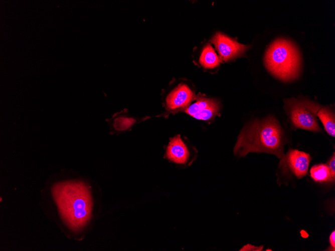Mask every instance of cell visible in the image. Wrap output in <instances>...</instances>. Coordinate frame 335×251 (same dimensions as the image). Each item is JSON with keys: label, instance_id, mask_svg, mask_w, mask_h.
<instances>
[{"label": "cell", "instance_id": "30bf717a", "mask_svg": "<svg viewBox=\"0 0 335 251\" xmlns=\"http://www.w3.org/2000/svg\"><path fill=\"white\" fill-rule=\"evenodd\" d=\"M166 156L176 163L184 164L187 162L190 152L180 135H178L171 139L167 147Z\"/></svg>", "mask_w": 335, "mask_h": 251}, {"label": "cell", "instance_id": "5b68a950", "mask_svg": "<svg viewBox=\"0 0 335 251\" xmlns=\"http://www.w3.org/2000/svg\"><path fill=\"white\" fill-rule=\"evenodd\" d=\"M218 51L221 61L228 62L240 57L249 48V46L241 44L236 40L221 33H216L211 39Z\"/></svg>", "mask_w": 335, "mask_h": 251}, {"label": "cell", "instance_id": "ba28073f", "mask_svg": "<svg viewBox=\"0 0 335 251\" xmlns=\"http://www.w3.org/2000/svg\"><path fill=\"white\" fill-rule=\"evenodd\" d=\"M194 98V94L185 84L181 83L174 88L165 98V105L170 110H177L187 106Z\"/></svg>", "mask_w": 335, "mask_h": 251}, {"label": "cell", "instance_id": "3957f363", "mask_svg": "<svg viewBox=\"0 0 335 251\" xmlns=\"http://www.w3.org/2000/svg\"><path fill=\"white\" fill-rule=\"evenodd\" d=\"M264 62L267 70L282 81H291L299 76L300 53L296 46L287 39H277L269 45Z\"/></svg>", "mask_w": 335, "mask_h": 251}, {"label": "cell", "instance_id": "6da1fadb", "mask_svg": "<svg viewBox=\"0 0 335 251\" xmlns=\"http://www.w3.org/2000/svg\"><path fill=\"white\" fill-rule=\"evenodd\" d=\"M283 130L278 121L269 116L263 120H256L245 126L238 137L234 154L239 157L249 152L274 154L282 162L285 158Z\"/></svg>", "mask_w": 335, "mask_h": 251}, {"label": "cell", "instance_id": "9a60e30c", "mask_svg": "<svg viewBox=\"0 0 335 251\" xmlns=\"http://www.w3.org/2000/svg\"><path fill=\"white\" fill-rule=\"evenodd\" d=\"M262 247V246L261 247H255L254 245H251L248 244L247 245L243 246L240 250H261Z\"/></svg>", "mask_w": 335, "mask_h": 251}, {"label": "cell", "instance_id": "7a4b0ae2", "mask_svg": "<svg viewBox=\"0 0 335 251\" xmlns=\"http://www.w3.org/2000/svg\"><path fill=\"white\" fill-rule=\"evenodd\" d=\"M53 194L61 215L74 231L82 229L89 221L92 212V198L88 186L80 181L56 183Z\"/></svg>", "mask_w": 335, "mask_h": 251}, {"label": "cell", "instance_id": "7c38bea8", "mask_svg": "<svg viewBox=\"0 0 335 251\" xmlns=\"http://www.w3.org/2000/svg\"><path fill=\"white\" fill-rule=\"evenodd\" d=\"M111 126V129L117 131H123L127 130L135 123V118L128 116L123 113L115 114L110 120H108Z\"/></svg>", "mask_w": 335, "mask_h": 251}, {"label": "cell", "instance_id": "8992f818", "mask_svg": "<svg viewBox=\"0 0 335 251\" xmlns=\"http://www.w3.org/2000/svg\"><path fill=\"white\" fill-rule=\"evenodd\" d=\"M311 158L308 153L297 149H289L280 166L286 165L292 173L298 179L307 174Z\"/></svg>", "mask_w": 335, "mask_h": 251}, {"label": "cell", "instance_id": "2e32d148", "mask_svg": "<svg viewBox=\"0 0 335 251\" xmlns=\"http://www.w3.org/2000/svg\"><path fill=\"white\" fill-rule=\"evenodd\" d=\"M329 242L330 243L331 247H332V250L335 249V231L334 230L331 232L329 236Z\"/></svg>", "mask_w": 335, "mask_h": 251}, {"label": "cell", "instance_id": "4fadbf2b", "mask_svg": "<svg viewBox=\"0 0 335 251\" xmlns=\"http://www.w3.org/2000/svg\"><path fill=\"white\" fill-rule=\"evenodd\" d=\"M310 173L311 178L316 182H329L330 171L327 164L313 165L310 169Z\"/></svg>", "mask_w": 335, "mask_h": 251}, {"label": "cell", "instance_id": "9c48e42d", "mask_svg": "<svg viewBox=\"0 0 335 251\" xmlns=\"http://www.w3.org/2000/svg\"><path fill=\"white\" fill-rule=\"evenodd\" d=\"M304 100L307 107L319 118L326 132L334 137L335 116L332 110L327 106L319 105L308 99Z\"/></svg>", "mask_w": 335, "mask_h": 251}, {"label": "cell", "instance_id": "8fae6325", "mask_svg": "<svg viewBox=\"0 0 335 251\" xmlns=\"http://www.w3.org/2000/svg\"><path fill=\"white\" fill-rule=\"evenodd\" d=\"M200 63L205 68L212 69L218 66L220 62L218 56L211 45H207L204 48L200 57Z\"/></svg>", "mask_w": 335, "mask_h": 251}, {"label": "cell", "instance_id": "52a82bcc", "mask_svg": "<svg viewBox=\"0 0 335 251\" xmlns=\"http://www.w3.org/2000/svg\"><path fill=\"white\" fill-rule=\"evenodd\" d=\"M219 109V104L215 100L199 97L197 102L188 107L185 112L196 119L207 120L214 118Z\"/></svg>", "mask_w": 335, "mask_h": 251}, {"label": "cell", "instance_id": "5bb4252c", "mask_svg": "<svg viewBox=\"0 0 335 251\" xmlns=\"http://www.w3.org/2000/svg\"><path fill=\"white\" fill-rule=\"evenodd\" d=\"M330 171L329 182H334L335 179V154L333 153L332 156L329 160L327 164Z\"/></svg>", "mask_w": 335, "mask_h": 251}, {"label": "cell", "instance_id": "277c9868", "mask_svg": "<svg viewBox=\"0 0 335 251\" xmlns=\"http://www.w3.org/2000/svg\"><path fill=\"white\" fill-rule=\"evenodd\" d=\"M284 109L292 125L297 128L321 132L317 116L306 106L304 99L284 100Z\"/></svg>", "mask_w": 335, "mask_h": 251}]
</instances>
